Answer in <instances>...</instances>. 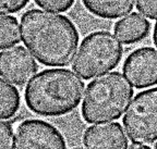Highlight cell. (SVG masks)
<instances>
[{
    "label": "cell",
    "mask_w": 157,
    "mask_h": 149,
    "mask_svg": "<svg viewBox=\"0 0 157 149\" xmlns=\"http://www.w3.org/2000/svg\"><path fill=\"white\" fill-rule=\"evenodd\" d=\"M21 37L32 56L47 66L69 65L80 39L78 28L69 17L38 9L22 15Z\"/></svg>",
    "instance_id": "cell-1"
},
{
    "label": "cell",
    "mask_w": 157,
    "mask_h": 149,
    "mask_svg": "<svg viewBox=\"0 0 157 149\" xmlns=\"http://www.w3.org/2000/svg\"><path fill=\"white\" fill-rule=\"evenodd\" d=\"M84 88V82L70 70H44L27 84L25 103L32 112L42 117H62L80 105Z\"/></svg>",
    "instance_id": "cell-2"
},
{
    "label": "cell",
    "mask_w": 157,
    "mask_h": 149,
    "mask_svg": "<svg viewBox=\"0 0 157 149\" xmlns=\"http://www.w3.org/2000/svg\"><path fill=\"white\" fill-rule=\"evenodd\" d=\"M133 88L119 72H110L87 85L82 105V117L87 123L117 120L130 103Z\"/></svg>",
    "instance_id": "cell-3"
},
{
    "label": "cell",
    "mask_w": 157,
    "mask_h": 149,
    "mask_svg": "<svg viewBox=\"0 0 157 149\" xmlns=\"http://www.w3.org/2000/svg\"><path fill=\"white\" fill-rule=\"evenodd\" d=\"M122 56L123 48L116 37L109 32L98 31L83 39L72 69L82 78L91 80L113 70Z\"/></svg>",
    "instance_id": "cell-4"
},
{
    "label": "cell",
    "mask_w": 157,
    "mask_h": 149,
    "mask_svg": "<svg viewBox=\"0 0 157 149\" xmlns=\"http://www.w3.org/2000/svg\"><path fill=\"white\" fill-rule=\"evenodd\" d=\"M122 123L129 138L135 144L157 140V88L141 91L135 96Z\"/></svg>",
    "instance_id": "cell-5"
},
{
    "label": "cell",
    "mask_w": 157,
    "mask_h": 149,
    "mask_svg": "<svg viewBox=\"0 0 157 149\" xmlns=\"http://www.w3.org/2000/svg\"><path fill=\"white\" fill-rule=\"evenodd\" d=\"M13 142V149H67L61 132L50 123L37 119L20 122Z\"/></svg>",
    "instance_id": "cell-6"
},
{
    "label": "cell",
    "mask_w": 157,
    "mask_h": 149,
    "mask_svg": "<svg viewBox=\"0 0 157 149\" xmlns=\"http://www.w3.org/2000/svg\"><path fill=\"white\" fill-rule=\"evenodd\" d=\"M123 73L135 88H148L157 84V51L151 47L135 49L125 59Z\"/></svg>",
    "instance_id": "cell-7"
},
{
    "label": "cell",
    "mask_w": 157,
    "mask_h": 149,
    "mask_svg": "<svg viewBox=\"0 0 157 149\" xmlns=\"http://www.w3.org/2000/svg\"><path fill=\"white\" fill-rule=\"evenodd\" d=\"M37 70V63L24 47H12L0 52V75L10 83L24 85L32 80Z\"/></svg>",
    "instance_id": "cell-8"
},
{
    "label": "cell",
    "mask_w": 157,
    "mask_h": 149,
    "mask_svg": "<svg viewBox=\"0 0 157 149\" xmlns=\"http://www.w3.org/2000/svg\"><path fill=\"white\" fill-rule=\"evenodd\" d=\"M83 144L87 149H125L128 140L119 123H106L88 127Z\"/></svg>",
    "instance_id": "cell-9"
},
{
    "label": "cell",
    "mask_w": 157,
    "mask_h": 149,
    "mask_svg": "<svg viewBox=\"0 0 157 149\" xmlns=\"http://www.w3.org/2000/svg\"><path fill=\"white\" fill-rule=\"evenodd\" d=\"M151 32V24L139 13H131L115 25V35L122 44L132 45L142 42Z\"/></svg>",
    "instance_id": "cell-10"
},
{
    "label": "cell",
    "mask_w": 157,
    "mask_h": 149,
    "mask_svg": "<svg viewBox=\"0 0 157 149\" xmlns=\"http://www.w3.org/2000/svg\"><path fill=\"white\" fill-rule=\"evenodd\" d=\"M84 7L96 17L115 20L130 13L134 0H82Z\"/></svg>",
    "instance_id": "cell-11"
},
{
    "label": "cell",
    "mask_w": 157,
    "mask_h": 149,
    "mask_svg": "<svg viewBox=\"0 0 157 149\" xmlns=\"http://www.w3.org/2000/svg\"><path fill=\"white\" fill-rule=\"evenodd\" d=\"M21 97L14 86L0 78V120L13 117L20 109Z\"/></svg>",
    "instance_id": "cell-12"
},
{
    "label": "cell",
    "mask_w": 157,
    "mask_h": 149,
    "mask_svg": "<svg viewBox=\"0 0 157 149\" xmlns=\"http://www.w3.org/2000/svg\"><path fill=\"white\" fill-rule=\"evenodd\" d=\"M21 33L17 20L14 17L0 14V49L19 45Z\"/></svg>",
    "instance_id": "cell-13"
},
{
    "label": "cell",
    "mask_w": 157,
    "mask_h": 149,
    "mask_svg": "<svg viewBox=\"0 0 157 149\" xmlns=\"http://www.w3.org/2000/svg\"><path fill=\"white\" fill-rule=\"evenodd\" d=\"M75 0H35L37 6L52 12H66L73 6Z\"/></svg>",
    "instance_id": "cell-14"
},
{
    "label": "cell",
    "mask_w": 157,
    "mask_h": 149,
    "mask_svg": "<svg viewBox=\"0 0 157 149\" xmlns=\"http://www.w3.org/2000/svg\"><path fill=\"white\" fill-rule=\"evenodd\" d=\"M13 129L7 122L0 121V149H12Z\"/></svg>",
    "instance_id": "cell-15"
},
{
    "label": "cell",
    "mask_w": 157,
    "mask_h": 149,
    "mask_svg": "<svg viewBox=\"0 0 157 149\" xmlns=\"http://www.w3.org/2000/svg\"><path fill=\"white\" fill-rule=\"evenodd\" d=\"M137 10L148 19H157V0H135Z\"/></svg>",
    "instance_id": "cell-16"
},
{
    "label": "cell",
    "mask_w": 157,
    "mask_h": 149,
    "mask_svg": "<svg viewBox=\"0 0 157 149\" xmlns=\"http://www.w3.org/2000/svg\"><path fill=\"white\" fill-rule=\"evenodd\" d=\"M29 2V0H0V13H17Z\"/></svg>",
    "instance_id": "cell-17"
},
{
    "label": "cell",
    "mask_w": 157,
    "mask_h": 149,
    "mask_svg": "<svg viewBox=\"0 0 157 149\" xmlns=\"http://www.w3.org/2000/svg\"><path fill=\"white\" fill-rule=\"evenodd\" d=\"M128 149H152L151 147L145 146V145H141V144H132Z\"/></svg>",
    "instance_id": "cell-18"
},
{
    "label": "cell",
    "mask_w": 157,
    "mask_h": 149,
    "mask_svg": "<svg viewBox=\"0 0 157 149\" xmlns=\"http://www.w3.org/2000/svg\"><path fill=\"white\" fill-rule=\"evenodd\" d=\"M153 42H154V45L157 48V22L155 23L154 25V31H153Z\"/></svg>",
    "instance_id": "cell-19"
},
{
    "label": "cell",
    "mask_w": 157,
    "mask_h": 149,
    "mask_svg": "<svg viewBox=\"0 0 157 149\" xmlns=\"http://www.w3.org/2000/svg\"><path fill=\"white\" fill-rule=\"evenodd\" d=\"M155 149H157V143H156V145H155Z\"/></svg>",
    "instance_id": "cell-20"
},
{
    "label": "cell",
    "mask_w": 157,
    "mask_h": 149,
    "mask_svg": "<svg viewBox=\"0 0 157 149\" xmlns=\"http://www.w3.org/2000/svg\"><path fill=\"white\" fill-rule=\"evenodd\" d=\"M74 149H83V148H74Z\"/></svg>",
    "instance_id": "cell-21"
}]
</instances>
